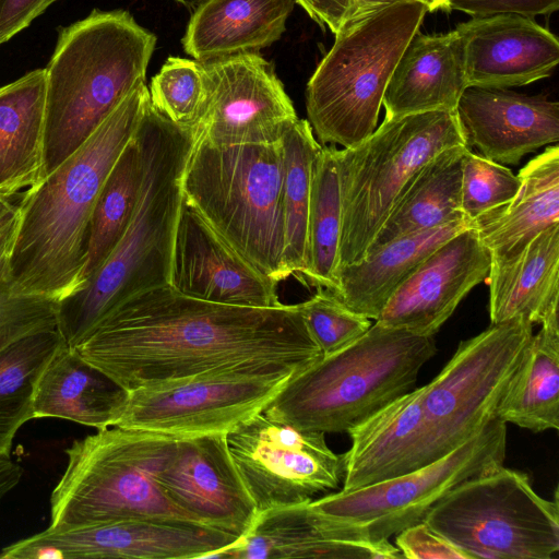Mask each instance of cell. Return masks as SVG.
Segmentation results:
<instances>
[{"instance_id":"1","label":"cell","mask_w":559,"mask_h":559,"mask_svg":"<svg viewBox=\"0 0 559 559\" xmlns=\"http://www.w3.org/2000/svg\"><path fill=\"white\" fill-rule=\"evenodd\" d=\"M74 349L128 392L210 371L297 372L322 355L298 304H219L169 284L119 302Z\"/></svg>"},{"instance_id":"2","label":"cell","mask_w":559,"mask_h":559,"mask_svg":"<svg viewBox=\"0 0 559 559\" xmlns=\"http://www.w3.org/2000/svg\"><path fill=\"white\" fill-rule=\"evenodd\" d=\"M148 98L146 84H140L81 147L25 193L8 263L13 294L61 301L83 287L93 209Z\"/></svg>"},{"instance_id":"3","label":"cell","mask_w":559,"mask_h":559,"mask_svg":"<svg viewBox=\"0 0 559 559\" xmlns=\"http://www.w3.org/2000/svg\"><path fill=\"white\" fill-rule=\"evenodd\" d=\"M136 133L142 144L143 175L130 223L85 286L59 301L57 330L71 348L129 296L169 284L182 175L195 133L192 127L179 126L157 111L150 98Z\"/></svg>"},{"instance_id":"4","label":"cell","mask_w":559,"mask_h":559,"mask_svg":"<svg viewBox=\"0 0 559 559\" xmlns=\"http://www.w3.org/2000/svg\"><path fill=\"white\" fill-rule=\"evenodd\" d=\"M156 36L124 10H93L60 29L46 71L44 178L140 84Z\"/></svg>"},{"instance_id":"5","label":"cell","mask_w":559,"mask_h":559,"mask_svg":"<svg viewBox=\"0 0 559 559\" xmlns=\"http://www.w3.org/2000/svg\"><path fill=\"white\" fill-rule=\"evenodd\" d=\"M436 352L433 336L376 321L354 343L295 372L264 415L299 430L348 432L413 390Z\"/></svg>"},{"instance_id":"6","label":"cell","mask_w":559,"mask_h":559,"mask_svg":"<svg viewBox=\"0 0 559 559\" xmlns=\"http://www.w3.org/2000/svg\"><path fill=\"white\" fill-rule=\"evenodd\" d=\"M284 155L281 141L213 145L197 139L181 189L209 226L261 273L278 283L284 263Z\"/></svg>"},{"instance_id":"7","label":"cell","mask_w":559,"mask_h":559,"mask_svg":"<svg viewBox=\"0 0 559 559\" xmlns=\"http://www.w3.org/2000/svg\"><path fill=\"white\" fill-rule=\"evenodd\" d=\"M177 439L112 427L73 441L64 450L67 467L50 496L48 530L129 520L197 523L168 499L156 479Z\"/></svg>"},{"instance_id":"8","label":"cell","mask_w":559,"mask_h":559,"mask_svg":"<svg viewBox=\"0 0 559 559\" xmlns=\"http://www.w3.org/2000/svg\"><path fill=\"white\" fill-rule=\"evenodd\" d=\"M427 9L397 0L348 19L306 87L308 121L319 142L352 147L377 128L383 95Z\"/></svg>"},{"instance_id":"9","label":"cell","mask_w":559,"mask_h":559,"mask_svg":"<svg viewBox=\"0 0 559 559\" xmlns=\"http://www.w3.org/2000/svg\"><path fill=\"white\" fill-rule=\"evenodd\" d=\"M466 144L455 111L385 117L365 140L336 150L342 198L338 267L359 262L412 177L432 157Z\"/></svg>"},{"instance_id":"10","label":"cell","mask_w":559,"mask_h":559,"mask_svg":"<svg viewBox=\"0 0 559 559\" xmlns=\"http://www.w3.org/2000/svg\"><path fill=\"white\" fill-rule=\"evenodd\" d=\"M507 424L495 418L444 456L400 476L310 500L309 509L329 537L388 542L424 521L460 483L503 465Z\"/></svg>"},{"instance_id":"11","label":"cell","mask_w":559,"mask_h":559,"mask_svg":"<svg viewBox=\"0 0 559 559\" xmlns=\"http://www.w3.org/2000/svg\"><path fill=\"white\" fill-rule=\"evenodd\" d=\"M469 559H554L558 497H540L526 474L503 465L445 493L424 519Z\"/></svg>"},{"instance_id":"12","label":"cell","mask_w":559,"mask_h":559,"mask_svg":"<svg viewBox=\"0 0 559 559\" xmlns=\"http://www.w3.org/2000/svg\"><path fill=\"white\" fill-rule=\"evenodd\" d=\"M533 335L523 317L491 324L462 341L423 385V465L444 456L496 418L498 404Z\"/></svg>"},{"instance_id":"13","label":"cell","mask_w":559,"mask_h":559,"mask_svg":"<svg viewBox=\"0 0 559 559\" xmlns=\"http://www.w3.org/2000/svg\"><path fill=\"white\" fill-rule=\"evenodd\" d=\"M294 373L229 369L139 386L114 427L178 438L227 435L264 413Z\"/></svg>"},{"instance_id":"14","label":"cell","mask_w":559,"mask_h":559,"mask_svg":"<svg viewBox=\"0 0 559 559\" xmlns=\"http://www.w3.org/2000/svg\"><path fill=\"white\" fill-rule=\"evenodd\" d=\"M324 436L264 413L227 433L231 456L259 512L306 502L338 487L341 456L329 448Z\"/></svg>"},{"instance_id":"15","label":"cell","mask_w":559,"mask_h":559,"mask_svg":"<svg viewBox=\"0 0 559 559\" xmlns=\"http://www.w3.org/2000/svg\"><path fill=\"white\" fill-rule=\"evenodd\" d=\"M205 96L195 138L213 145L281 141L298 119L271 63L259 53L203 64Z\"/></svg>"},{"instance_id":"16","label":"cell","mask_w":559,"mask_h":559,"mask_svg":"<svg viewBox=\"0 0 559 559\" xmlns=\"http://www.w3.org/2000/svg\"><path fill=\"white\" fill-rule=\"evenodd\" d=\"M237 539L190 522L129 520L64 532L45 530L0 551V559L214 558Z\"/></svg>"},{"instance_id":"17","label":"cell","mask_w":559,"mask_h":559,"mask_svg":"<svg viewBox=\"0 0 559 559\" xmlns=\"http://www.w3.org/2000/svg\"><path fill=\"white\" fill-rule=\"evenodd\" d=\"M226 436L178 438L156 479L168 499L197 523L238 538L249 531L259 511Z\"/></svg>"},{"instance_id":"18","label":"cell","mask_w":559,"mask_h":559,"mask_svg":"<svg viewBox=\"0 0 559 559\" xmlns=\"http://www.w3.org/2000/svg\"><path fill=\"white\" fill-rule=\"evenodd\" d=\"M489 250L472 226L433 250L394 292L377 322L433 336L463 298L487 280Z\"/></svg>"},{"instance_id":"19","label":"cell","mask_w":559,"mask_h":559,"mask_svg":"<svg viewBox=\"0 0 559 559\" xmlns=\"http://www.w3.org/2000/svg\"><path fill=\"white\" fill-rule=\"evenodd\" d=\"M169 285L202 300L281 306L277 283L230 248L182 194L174 238Z\"/></svg>"},{"instance_id":"20","label":"cell","mask_w":559,"mask_h":559,"mask_svg":"<svg viewBox=\"0 0 559 559\" xmlns=\"http://www.w3.org/2000/svg\"><path fill=\"white\" fill-rule=\"evenodd\" d=\"M467 86L509 88L551 75L559 62L556 35L533 17L503 13L457 24Z\"/></svg>"},{"instance_id":"21","label":"cell","mask_w":559,"mask_h":559,"mask_svg":"<svg viewBox=\"0 0 559 559\" xmlns=\"http://www.w3.org/2000/svg\"><path fill=\"white\" fill-rule=\"evenodd\" d=\"M455 112L466 145L502 165L559 141V103L544 95L468 86Z\"/></svg>"},{"instance_id":"22","label":"cell","mask_w":559,"mask_h":559,"mask_svg":"<svg viewBox=\"0 0 559 559\" xmlns=\"http://www.w3.org/2000/svg\"><path fill=\"white\" fill-rule=\"evenodd\" d=\"M423 386L399 396L347 433L352 445L341 456V490H354L423 465Z\"/></svg>"},{"instance_id":"23","label":"cell","mask_w":559,"mask_h":559,"mask_svg":"<svg viewBox=\"0 0 559 559\" xmlns=\"http://www.w3.org/2000/svg\"><path fill=\"white\" fill-rule=\"evenodd\" d=\"M462 39L454 29L428 35L419 31L404 49L386 85L385 117L455 111L466 90Z\"/></svg>"},{"instance_id":"24","label":"cell","mask_w":559,"mask_h":559,"mask_svg":"<svg viewBox=\"0 0 559 559\" xmlns=\"http://www.w3.org/2000/svg\"><path fill=\"white\" fill-rule=\"evenodd\" d=\"M309 501L260 511L249 531L214 558H403L389 540L373 543L326 536L313 520Z\"/></svg>"},{"instance_id":"25","label":"cell","mask_w":559,"mask_h":559,"mask_svg":"<svg viewBox=\"0 0 559 559\" xmlns=\"http://www.w3.org/2000/svg\"><path fill=\"white\" fill-rule=\"evenodd\" d=\"M518 176L515 197L471 223L495 266L513 261L540 233L559 224V146H548Z\"/></svg>"},{"instance_id":"26","label":"cell","mask_w":559,"mask_h":559,"mask_svg":"<svg viewBox=\"0 0 559 559\" xmlns=\"http://www.w3.org/2000/svg\"><path fill=\"white\" fill-rule=\"evenodd\" d=\"M295 0H207L197 8L181 39L202 64L259 53L286 29Z\"/></svg>"},{"instance_id":"27","label":"cell","mask_w":559,"mask_h":559,"mask_svg":"<svg viewBox=\"0 0 559 559\" xmlns=\"http://www.w3.org/2000/svg\"><path fill=\"white\" fill-rule=\"evenodd\" d=\"M127 396V390L63 343L39 378L33 418H61L103 430L115 426Z\"/></svg>"},{"instance_id":"28","label":"cell","mask_w":559,"mask_h":559,"mask_svg":"<svg viewBox=\"0 0 559 559\" xmlns=\"http://www.w3.org/2000/svg\"><path fill=\"white\" fill-rule=\"evenodd\" d=\"M471 226L463 218L385 243L359 262L341 266L331 292L352 310L376 321L418 265L441 243Z\"/></svg>"},{"instance_id":"29","label":"cell","mask_w":559,"mask_h":559,"mask_svg":"<svg viewBox=\"0 0 559 559\" xmlns=\"http://www.w3.org/2000/svg\"><path fill=\"white\" fill-rule=\"evenodd\" d=\"M486 281L491 324L516 317L542 324L558 316L559 224L540 233L513 261L491 265Z\"/></svg>"},{"instance_id":"30","label":"cell","mask_w":559,"mask_h":559,"mask_svg":"<svg viewBox=\"0 0 559 559\" xmlns=\"http://www.w3.org/2000/svg\"><path fill=\"white\" fill-rule=\"evenodd\" d=\"M46 71L0 87V195L44 179Z\"/></svg>"},{"instance_id":"31","label":"cell","mask_w":559,"mask_h":559,"mask_svg":"<svg viewBox=\"0 0 559 559\" xmlns=\"http://www.w3.org/2000/svg\"><path fill=\"white\" fill-rule=\"evenodd\" d=\"M467 148L459 144L443 150L412 177L366 255L397 238L466 218L461 206V182Z\"/></svg>"},{"instance_id":"32","label":"cell","mask_w":559,"mask_h":559,"mask_svg":"<svg viewBox=\"0 0 559 559\" xmlns=\"http://www.w3.org/2000/svg\"><path fill=\"white\" fill-rule=\"evenodd\" d=\"M498 404L496 418L533 432L559 428V319L540 324Z\"/></svg>"},{"instance_id":"33","label":"cell","mask_w":559,"mask_h":559,"mask_svg":"<svg viewBox=\"0 0 559 559\" xmlns=\"http://www.w3.org/2000/svg\"><path fill=\"white\" fill-rule=\"evenodd\" d=\"M284 155V263L300 282L308 270V221L313 165L322 145L308 120L297 119L281 139Z\"/></svg>"},{"instance_id":"34","label":"cell","mask_w":559,"mask_h":559,"mask_svg":"<svg viewBox=\"0 0 559 559\" xmlns=\"http://www.w3.org/2000/svg\"><path fill=\"white\" fill-rule=\"evenodd\" d=\"M142 175V144L135 130L107 176L93 209L83 287L104 264L124 234L138 201Z\"/></svg>"},{"instance_id":"35","label":"cell","mask_w":559,"mask_h":559,"mask_svg":"<svg viewBox=\"0 0 559 559\" xmlns=\"http://www.w3.org/2000/svg\"><path fill=\"white\" fill-rule=\"evenodd\" d=\"M66 343L58 330L29 334L0 352V456H9L20 427L33 419L37 383Z\"/></svg>"},{"instance_id":"36","label":"cell","mask_w":559,"mask_h":559,"mask_svg":"<svg viewBox=\"0 0 559 559\" xmlns=\"http://www.w3.org/2000/svg\"><path fill=\"white\" fill-rule=\"evenodd\" d=\"M335 145H322L313 165L308 221L309 264L301 283L336 287L342 229V198Z\"/></svg>"},{"instance_id":"37","label":"cell","mask_w":559,"mask_h":559,"mask_svg":"<svg viewBox=\"0 0 559 559\" xmlns=\"http://www.w3.org/2000/svg\"><path fill=\"white\" fill-rule=\"evenodd\" d=\"M148 95L152 106L170 121L194 127L205 96L203 64L187 58H167L152 79Z\"/></svg>"},{"instance_id":"38","label":"cell","mask_w":559,"mask_h":559,"mask_svg":"<svg viewBox=\"0 0 559 559\" xmlns=\"http://www.w3.org/2000/svg\"><path fill=\"white\" fill-rule=\"evenodd\" d=\"M317 293L298 304L306 326L322 355L335 353L362 336L371 320L348 308L331 290Z\"/></svg>"},{"instance_id":"39","label":"cell","mask_w":559,"mask_h":559,"mask_svg":"<svg viewBox=\"0 0 559 559\" xmlns=\"http://www.w3.org/2000/svg\"><path fill=\"white\" fill-rule=\"evenodd\" d=\"M521 179L502 164L465 151L462 166L461 206L472 223L480 215L510 202Z\"/></svg>"},{"instance_id":"40","label":"cell","mask_w":559,"mask_h":559,"mask_svg":"<svg viewBox=\"0 0 559 559\" xmlns=\"http://www.w3.org/2000/svg\"><path fill=\"white\" fill-rule=\"evenodd\" d=\"M59 301L13 294L8 282L0 283V352L33 333L56 330Z\"/></svg>"},{"instance_id":"41","label":"cell","mask_w":559,"mask_h":559,"mask_svg":"<svg viewBox=\"0 0 559 559\" xmlns=\"http://www.w3.org/2000/svg\"><path fill=\"white\" fill-rule=\"evenodd\" d=\"M396 547L409 559H469L449 539L421 521L396 534Z\"/></svg>"},{"instance_id":"42","label":"cell","mask_w":559,"mask_h":559,"mask_svg":"<svg viewBox=\"0 0 559 559\" xmlns=\"http://www.w3.org/2000/svg\"><path fill=\"white\" fill-rule=\"evenodd\" d=\"M451 10L472 17L513 13L527 17L549 15L559 9V0H449Z\"/></svg>"},{"instance_id":"43","label":"cell","mask_w":559,"mask_h":559,"mask_svg":"<svg viewBox=\"0 0 559 559\" xmlns=\"http://www.w3.org/2000/svg\"><path fill=\"white\" fill-rule=\"evenodd\" d=\"M57 0H0V45L27 27Z\"/></svg>"},{"instance_id":"44","label":"cell","mask_w":559,"mask_h":559,"mask_svg":"<svg viewBox=\"0 0 559 559\" xmlns=\"http://www.w3.org/2000/svg\"><path fill=\"white\" fill-rule=\"evenodd\" d=\"M324 31L336 34L349 16V0H295Z\"/></svg>"},{"instance_id":"45","label":"cell","mask_w":559,"mask_h":559,"mask_svg":"<svg viewBox=\"0 0 559 559\" xmlns=\"http://www.w3.org/2000/svg\"><path fill=\"white\" fill-rule=\"evenodd\" d=\"M22 467L9 456H0V501L20 481Z\"/></svg>"},{"instance_id":"46","label":"cell","mask_w":559,"mask_h":559,"mask_svg":"<svg viewBox=\"0 0 559 559\" xmlns=\"http://www.w3.org/2000/svg\"><path fill=\"white\" fill-rule=\"evenodd\" d=\"M17 219L19 216L0 234V283L8 282V263L14 242Z\"/></svg>"},{"instance_id":"47","label":"cell","mask_w":559,"mask_h":559,"mask_svg":"<svg viewBox=\"0 0 559 559\" xmlns=\"http://www.w3.org/2000/svg\"><path fill=\"white\" fill-rule=\"evenodd\" d=\"M395 1L397 0H349L348 19L370 12Z\"/></svg>"},{"instance_id":"48","label":"cell","mask_w":559,"mask_h":559,"mask_svg":"<svg viewBox=\"0 0 559 559\" xmlns=\"http://www.w3.org/2000/svg\"><path fill=\"white\" fill-rule=\"evenodd\" d=\"M19 216V205L13 204L9 197L0 195V234Z\"/></svg>"},{"instance_id":"49","label":"cell","mask_w":559,"mask_h":559,"mask_svg":"<svg viewBox=\"0 0 559 559\" xmlns=\"http://www.w3.org/2000/svg\"><path fill=\"white\" fill-rule=\"evenodd\" d=\"M423 5L426 7L428 12H437V11H443V12H450L452 11L450 8V1L449 0H414Z\"/></svg>"},{"instance_id":"50","label":"cell","mask_w":559,"mask_h":559,"mask_svg":"<svg viewBox=\"0 0 559 559\" xmlns=\"http://www.w3.org/2000/svg\"><path fill=\"white\" fill-rule=\"evenodd\" d=\"M176 1L181 3L182 5H185L186 8L190 9V10H195L197 8H199L201 4H203L207 0H176Z\"/></svg>"}]
</instances>
